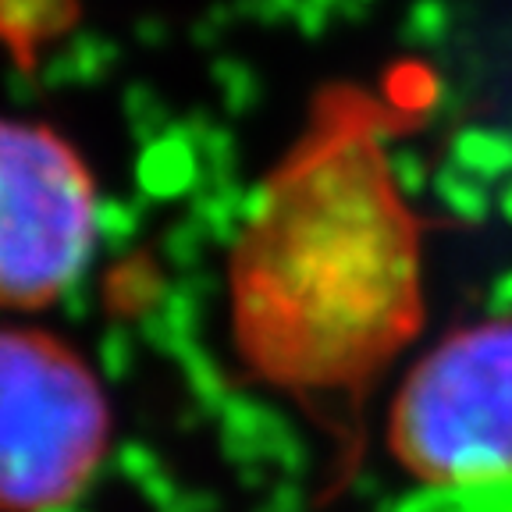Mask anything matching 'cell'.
Here are the masks:
<instances>
[{
    "label": "cell",
    "instance_id": "obj_3",
    "mask_svg": "<svg viewBox=\"0 0 512 512\" xmlns=\"http://www.w3.org/2000/svg\"><path fill=\"white\" fill-rule=\"evenodd\" d=\"M114 413L89 360L43 328L0 338V505L61 512L104 466Z\"/></svg>",
    "mask_w": 512,
    "mask_h": 512
},
{
    "label": "cell",
    "instance_id": "obj_4",
    "mask_svg": "<svg viewBox=\"0 0 512 512\" xmlns=\"http://www.w3.org/2000/svg\"><path fill=\"white\" fill-rule=\"evenodd\" d=\"M0 189V296L11 310H43L72 288L93 253V175L57 128L8 118Z\"/></svg>",
    "mask_w": 512,
    "mask_h": 512
},
{
    "label": "cell",
    "instance_id": "obj_2",
    "mask_svg": "<svg viewBox=\"0 0 512 512\" xmlns=\"http://www.w3.org/2000/svg\"><path fill=\"white\" fill-rule=\"evenodd\" d=\"M384 441L420 488L512 484V317L473 320L434 342L402 377Z\"/></svg>",
    "mask_w": 512,
    "mask_h": 512
},
{
    "label": "cell",
    "instance_id": "obj_1",
    "mask_svg": "<svg viewBox=\"0 0 512 512\" xmlns=\"http://www.w3.org/2000/svg\"><path fill=\"white\" fill-rule=\"evenodd\" d=\"M384 128L360 86L320 89L228 253L232 349L335 441L324 498L360 470L367 399L427 317L424 221L395 182Z\"/></svg>",
    "mask_w": 512,
    "mask_h": 512
}]
</instances>
